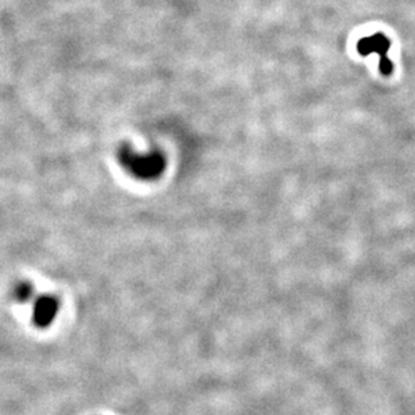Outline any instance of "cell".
<instances>
[{
  "mask_svg": "<svg viewBox=\"0 0 415 415\" xmlns=\"http://www.w3.org/2000/svg\"><path fill=\"white\" fill-rule=\"evenodd\" d=\"M119 159L124 169L140 179H154L165 170V158L161 153L139 155L124 146L119 152Z\"/></svg>",
  "mask_w": 415,
  "mask_h": 415,
  "instance_id": "1",
  "label": "cell"
},
{
  "mask_svg": "<svg viewBox=\"0 0 415 415\" xmlns=\"http://www.w3.org/2000/svg\"><path fill=\"white\" fill-rule=\"evenodd\" d=\"M390 49V42L383 34H375L370 38H364L357 44V50L360 54L367 56L371 53H377L380 56V72L383 74L393 73V63L387 58V51Z\"/></svg>",
  "mask_w": 415,
  "mask_h": 415,
  "instance_id": "2",
  "label": "cell"
},
{
  "mask_svg": "<svg viewBox=\"0 0 415 415\" xmlns=\"http://www.w3.org/2000/svg\"><path fill=\"white\" fill-rule=\"evenodd\" d=\"M58 313V302L51 295L40 297L33 307L34 324L40 328L49 327Z\"/></svg>",
  "mask_w": 415,
  "mask_h": 415,
  "instance_id": "3",
  "label": "cell"
},
{
  "mask_svg": "<svg viewBox=\"0 0 415 415\" xmlns=\"http://www.w3.org/2000/svg\"><path fill=\"white\" fill-rule=\"evenodd\" d=\"M14 295L18 301H29L30 297L33 295V286L29 282H21L19 284L15 286L14 288Z\"/></svg>",
  "mask_w": 415,
  "mask_h": 415,
  "instance_id": "4",
  "label": "cell"
}]
</instances>
